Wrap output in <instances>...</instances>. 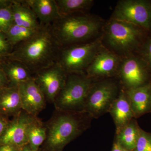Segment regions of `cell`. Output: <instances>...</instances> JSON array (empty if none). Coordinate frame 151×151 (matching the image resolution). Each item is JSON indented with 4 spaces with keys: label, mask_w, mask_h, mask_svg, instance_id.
Masks as SVG:
<instances>
[{
    "label": "cell",
    "mask_w": 151,
    "mask_h": 151,
    "mask_svg": "<svg viewBox=\"0 0 151 151\" xmlns=\"http://www.w3.org/2000/svg\"><path fill=\"white\" fill-rule=\"evenodd\" d=\"M60 47L50 25H42L35 35L14 47L5 58L22 62L36 73L56 62Z\"/></svg>",
    "instance_id": "obj_1"
},
{
    "label": "cell",
    "mask_w": 151,
    "mask_h": 151,
    "mask_svg": "<svg viewBox=\"0 0 151 151\" xmlns=\"http://www.w3.org/2000/svg\"><path fill=\"white\" fill-rule=\"evenodd\" d=\"M47 128L46 147L48 151H62L65 146L85 129L82 112L62 111Z\"/></svg>",
    "instance_id": "obj_2"
},
{
    "label": "cell",
    "mask_w": 151,
    "mask_h": 151,
    "mask_svg": "<svg viewBox=\"0 0 151 151\" xmlns=\"http://www.w3.org/2000/svg\"><path fill=\"white\" fill-rule=\"evenodd\" d=\"M52 30L60 46L82 41L98 32L99 22L84 15L61 16L50 25Z\"/></svg>",
    "instance_id": "obj_3"
},
{
    "label": "cell",
    "mask_w": 151,
    "mask_h": 151,
    "mask_svg": "<svg viewBox=\"0 0 151 151\" xmlns=\"http://www.w3.org/2000/svg\"><path fill=\"white\" fill-rule=\"evenodd\" d=\"M93 84L92 78L82 73L67 74L65 85L55 100V107L60 111L83 112Z\"/></svg>",
    "instance_id": "obj_4"
},
{
    "label": "cell",
    "mask_w": 151,
    "mask_h": 151,
    "mask_svg": "<svg viewBox=\"0 0 151 151\" xmlns=\"http://www.w3.org/2000/svg\"><path fill=\"white\" fill-rule=\"evenodd\" d=\"M98 41L81 45L60 49L56 62L67 74L82 73L97 54L100 45Z\"/></svg>",
    "instance_id": "obj_5"
},
{
    "label": "cell",
    "mask_w": 151,
    "mask_h": 151,
    "mask_svg": "<svg viewBox=\"0 0 151 151\" xmlns=\"http://www.w3.org/2000/svg\"><path fill=\"white\" fill-rule=\"evenodd\" d=\"M120 92L118 85L113 81H104L93 84L87 96L83 112L94 118L108 113Z\"/></svg>",
    "instance_id": "obj_6"
},
{
    "label": "cell",
    "mask_w": 151,
    "mask_h": 151,
    "mask_svg": "<svg viewBox=\"0 0 151 151\" xmlns=\"http://www.w3.org/2000/svg\"><path fill=\"white\" fill-rule=\"evenodd\" d=\"M113 19L149 28L151 25V9L142 1H121L115 9Z\"/></svg>",
    "instance_id": "obj_7"
},
{
    "label": "cell",
    "mask_w": 151,
    "mask_h": 151,
    "mask_svg": "<svg viewBox=\"0 0 151 151\" xmlns=\"http://www.w3.org/2000/svg\"><path fill=\"white\" fill-rule=\"evenodd\" d=\"M67 77L65 70L55 62L51 66L35 73L34 78L46 99L54 103L65 85Z\"/></svg>",
    "instance_id": "obj_8"
},
{
    "label": "cell",
    "mask_w": 151,
    "mask_h": 151,
    "mask_svg": "<svg viewBox=\"0 0 151 151\" xmlns=\"http://www.w3.org/2000/svg\"><path fill=\"white\" fill-rule=\"evenodd\" d=\"M139 31L136 26L129 23L113 19L106 31L108 44L120 51H128L137 43Z\"/></svg>",
    "instance_id": "obj_9"
},
{
    "label": "cell",
    "mask_w": 151,
    "mask_h": 151,
    "mask_svg": "<svg viewBox=\"0 0 151 151\" xmlns=\"http://www.w3.org/2000/svg\"><path fill=\"white\" fill-rule=\"evenodd\" d=\"M36 116L22 110L9 121L5 130L0 137V145L9 144L22 147L28 144L27 129L28 125Z\"/></svg>",
    "instance_id": "obj_10"
},
{
    "label": "cell",
    "mask_w": 151,
    "mask_h": 151,
    "mask_svg": "<svg viewBox=\"0 0 151 151\" xmlns=\"http://www.w3.org/2000/svg\"><path fill=\"white\" fill-rule=\"evenodd\" d=\"M19 93L22 110L31 116H36L45 106L46 98L36 83L34 78L19 84Z\"/></svg>",
    "instance_id": "obj_11"
},
{
    "label": "cell",
    "mask_w": 151,
    "mask_h": 151,
    "mask_svg": "<svg viewBox=\"0 0 151 151\" xmlns=\"http://www.w3.org/2000/svg\"><path fill=\"white\" fill-rule=\"evenodd\" d=\"M120 76L126 89H131L144 85L146 79V71L138 59L129 58L122 63Z\"/></svg>",
    "instance_id": "obj_12"
},
{
    "label": "cell",
    "mask_w": 151,
    "mask_h": 151,
    "mask_svg": "<svg viewBox=\"0 0 151 151\" xmlns=\"http://www.w3.org/2000/svg\"><path fill=\"white\" fill-rule=\"evenodd\" d=\"M116 126V132L135 119L126 90L122 89L108 110Z\"/></svg>",
    "instance_id": "obj_13"
},
{
    "label": "cell",
    "mask_w": 151,
    "mask_h": 151,
    "mask_svg": "<svg viewBox=\"0 0 151 151\" xmlns=\"http://www.w3.org/2000/svg\"><path fill=\"white\" fill-rule=\"evenodd\" d=\"M118 60L116 55L108 52L97 53L86 69L87 76L92 78L111 76L116 70Z\"/></svg>",
    "instance_id": "obj_14"
},
{
    "label": "cell",
    "mask_w": 151,
    "mask_h": 151,
    "mask_svg": "<svg viewBox=\"0 0 151 151\" xmlns=\"http://www.w3.org/2000/svg\"><path fill=\"white\" fill-rule=\"evenodd\" d=\"M125 90L135 118L151 111V84Z\"/></svg>",
    "instance_id": "obj_15"
},
{
    "label": "cell",
    "mask_w": 151,
    "mask_h": 151,
    "mask_svg": "<svg viewBox=\"0 0 151 151\" xmlns=\"http://www.w3.org/2000/svg\"><path fill=\"white\" fill-rule=\"evenodd\" d=\"M32 9L41 25H51L60 15L55 0H24Z\"/></svg>",
    "instance_id": "obj_16"
},
{
    "label": "cell",
    "mask_w": 151,
    "mask_h": 151,
    "mask_svg": "<svg viewBox=\"0 0 151 151\" xmlns=\"http://www.w3.org/2000/svg\"><path fill=\"white\" fill-rule=\"evenodd\" d=\"M9 83V86H18L19 84L33 78L28 68L18 60L5 58L1 63Z\"/></svg>",
    "instance_id": "obj_17"
},
{
    "label": "cell",
    "mask_w": 151,
    "mask_h": 151,
    "mask_svg": "<svg viewBox=\"0 0 151 151\" xmlns=\"http://www.w3.org/2000/svg\"><path fill=\"white\" fill-rule=\"evenodd\" d=\"M22 110L18 86H8L0 90V114L8 118L14 116Z\"/></svg>",
    "instance_id": "obj_18"
},
{
    "label": "cell",
    "mask_w": 151,
    "mask_h": 151,
    "mask_svg": "<svg viewBox=\"0 0 151 151\" xmlns=\"http://www.w3.org/2000/svg\"><path fill=\"white\" fill-rule=\"evenodd\" d=\"M12 9L15 24L34 29L41 27L33 11L23 1H13Z\"/></svg>",
    "instance_id": "obj_19"
},
{
    "label": "cell",
    "mask_w": 151,
    "mask_h": 151,
    "mask_svg": "<svg viewBox=\"0 0 151 151\" xmlns=\"http://www.w3.org/2000/svg\"><path fill=\"white\" fill-rule=\"evenodd\" d=\"M141 128L135 119L116 132L115 140L120 145L129 151L135 149Z\"/></svg>",
    "instance_id": "obj_20"
},
{
    "label": "cell",
    "mask_w": 151,
    "mask_h": 151,
    "mask_svg": "<svg viewBox=\"0 0 151 151\" xmlns=\"http://www.w3.org/2000/svg\"><path fill=\"white\" fill-rule=\"evenodd\" d=\"M26 135L31 147L35 150H38L46 140L47 128L35 117L28 126Z\"/></svg>",
    "instance_id": "obj_21"
},
{
    "label": "cell",
    "mask_w": 151,
    "mask_h": 151,
    "mask_svg": "<svg viewBox=\"0 0 151 151\" xmlns=\"http://www.w3.org/2000/svg\"><path fill=\"white\" fill-rule=\"evenodd\" d=\"M40 28L37 29L28 28L14 24L5 34L9 42L14 47L35 35Z\"/></svg>",
    "instance_id": "obj_22"
},
{
    "label": "cell",
    "mask_w": 151,
    "mask_h": 151,
    "mask_svg": "<svg viewBox=\"0 0 151 151\" xmlns=\"http://www.w3.org/2000/svg\"><path fill=\"white\" fill-rule=\"evenodd\" d=\"M57 5L60 16L71 14L75 12L84 10L91 5L90 0H57Z\"/></svg>",
    "instance_id": "obj_23"
},
{
    "label": "cell",
    "mask_w": 151,
    "mask_h": 151,
    "mask_svg": "<svg viewBox=\"0 0 151 151\" xmlns=\"http://www.w3.org/2000/svg\"><path fill=\"white\" fill-rule=\"evenodd\" d=\"M14 24L12 6L0 8V32L5 34Z\"/></svg>",
    "instance_id": "obj_24"
},
{
    "label": "cell",
    "mask_w": 151,
    "mask_h": 151,
    "mask_svg": "<svg viewBox=\"0 0 151 151\" xmlns=\"http://www.w3.org/2000/svg\"><path fill=\"white\" fill-rule=\"evenodd\" d=\"M132 151H151V133L141 129L136 147Z\"/></svg>",
    "instance_id": "obj_25"
},
{
    "label": "cell",
    "mask_w": 151,
    "mask_h": 151,
    "mask_svg": "<svg viewBox=\"0 0 151 151\" xmlns=\"http://www.w3.org/2000/svg\"><path fill=\"white\" fill-rule=\"evenodd\" d=\"M13 48L5 34L0 32V57L6 58L10 54Z\"/></svg>",
    "instance_id": "obj_26"
},
{
    "label": "cell",
    "mask_w": 151,
    "mask_h": 151,
    "mask_svg": "<svg viewBox=\"0 0 151 151\" xmlns=\"http://www.w3.org/2000/svg\"><path fill=\"white\" fill-rule=\"evenodd\" d=\"M8 86H9L8 80L0 63V90Z\"/></svg>",
    "instance_id": "obj_27"
},
{
    "label": "cell",
    "mask_w": 151,
    "mask_h": 151,
    "mask_svg": "<svg viewBox=\"0 0 151 151\" xmlns=\"http://www.w3.org/2000/svg\"><path fill=\"white\" fill-rule=\"evenodd\" d=\"M20 148L18 146L9 144L0 145V151H20Z\"/></svg>",
    "instance_id": "obj_28"
},
{
    "label": "cell",
    "mask_w": 151,
    "mask_h": 151,
    "mask_svg": "<svg viewBox=\"0 0 151 151\" xmlns=\"http://www.w3.org/2000/svg\"><path fill=\"white\" fill-rule=\"evenodd\" d=\"M9 121L8 118L0 114V137L4 132Z\"/></svg>",
    "instance_id": "obj_29"
},
{
    "label": "cell",
    "mask_w": 151,
    "mask_h": 151,
    "mask_svg": "<svg viewBox=\"0 0 151 151\" xmlns=\"http://www.w3.org/2000/svg\"><path fill=\"white\" fill-rule=\"evenodd\" d=\"M111 151H129L127 150L125 148H124L122 146L116 142V141H114L113 143V147H112Z\"/></svg>",
    "instance_id": "obj_30"
},
{
    "label": "cell",
    "mask_w": 151,
    "mask_h": 151,
    "mask_svg": "<svg viewBox=\"0 0 151 151\" xmlns=\"http://www.w3.org/2000/svg\"><path fill=\"white\" fill-rule=\"evenodd\" d=\"M13 3V1L10 0H0V8L11 6Z\"/></svg>",
    "instance_id": "obj_31"
},
{
    "label": "cell",
    "mask_w": 151,
    "mask_h": 151,
    "mask_svg": "<svg viewBox=\"0 0 151 151\" xmlns=\"http://www.w3.org/2000/svg\"><path fill=\"white\" fill-rule=\"evenodd\" d=\"M146 53L148 59L151 64V40L148 42L146 46Z\"/></svg>",
    "instance_id": "obj_32"
},
{
    "label": "cell",
    "mask_w": 151,
    "mask_h": 151,
    "mask_svg": "<svg viewBox=\"0 0 151 151\" xmlns=\"http://www.w3.org/2000/svg\"><path fill=\"white\" fill-rule=\"evenodd\" d=\"M20 151H40V150H33L30 146L28 144H27V145H25L22 146V147H21L20 150Z\"/></svg>",
    "instance_id": "obj_33"
},
{
    "label": "cell",
    "mask_w": 151,
    "mask_h": 151,
    "mask_svg": "<svg viewBox=\"0 0 151 151\" xmlns=\"http://www.w3.org/2000/svg\"><path fill=\"white\" fill-rule=\"evenodd\" d=\"M5 58L2 57H0V63L3 61V60H4L5 59Z\"/></svg>",
    "instance_id": "obj_34"
}]
</instances>
